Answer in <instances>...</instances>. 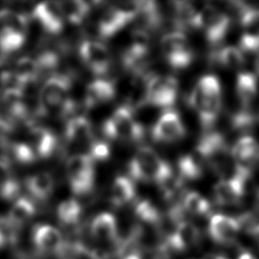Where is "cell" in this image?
Returning <instances> with one entry per match:
<instances>
[{
  "mask_svg": "<svg viewBox=\"0 0 259 259\" xmlns=\"http://www.w3.org/2000/svg\"><path fill=\"white\" fill-rule=\"evenodd\" d=\"M26 34L18 30L10 21L8 8L0 10V53L11 54L24 44Z\"/></svg>",
  "mask_w": 259,
  "mask_h": 259,
  "instance_id": "cell-17",
  "label": "cell"
},
{
  "mask_svg": "<svg viewBox=\"0 0 259 259\" xmlns=\"http://www.w3.org/2000/svg\"><path fill=\"white\" fill-rule=\"evenodd\" d=\"M135 212L140 220L149 224L158 225L161 220V215L159 213L158 208L150 200L145 199L139 201L136 204Z\"/></svg>",
  "mask_w": 259,
  "mask_h": 259,
  "instance_id": "cell-38",
  "label": "cell"
},
{
  "mask_svg": "<svg viewBox=\"0 0 259 259\" xmlns=\"http://www.w3.org/2000/svg\"><path fill=\"white\" fill-rule=\"evenodd\" d=\"M150 36L143 28L133 31L131 45L122 56L123 66L135 73L143 72V66L149 54Z\"/></svg>",
  "mask_w": 259,
  "mask_h": 259,
  "instance_id": "cell-11",
  "label": "cell"
},
{
  "mask_svg": "<svg viewBox=\"0 0 259 259\" xmlns=\"http://www.w3.org/2000/svg\"><path fill=\"white\" fill-rule=\"evenodd\" d=\"M182 181L183 180L179 177V175L176 176L174 173H172L171 175L158 182V185L164 197L168 200H172L181 192Z\"/></svg>",
  "mask_w": 259,
  "mask_h": 259,
  "instance_id": "cell-39",
  "label": "cell"
},
{
  "mask_svg": "<svg viewBox=\"0 0 259 259\" xmlns=\"http://www.w3.org/2000/svg\"><path fill=\"white\" fill-rule=\"evenodd\" d=\"M177 91L178 82L174 77L150 76L147 84V103L159 107H170L176 101Z\"/></svg>",
  "mask_w": 259,
  "mask_h": 259,
  "instance_id": "cell-10",
  "label": "cell"
},
{
  "mask_svg": "<svg viewBox=\"0 0 259 259\" xmlns=\"http://www.w3.org/2000/svg\"><path fill=\"white\" fill-rule=\"evenodd\" d=\"M238 259H256L251 253H249V252H244V253H242L240 256H239V258Z\"/></svg>",
  "mask_w": 259,
  "mask_h": 259,
  "instance_id": "cell-46",
  "label": "cell"
},
{
  "mask_svg": "<svg viewBox=\"0 0 259 259\" xmlns=\"http://www.w3.org/2000/svg\"><path fill=\"white\" fill-rule=\"evenodd\" d=\"M161 51L168 64L175 69L188 67L194 58L191 46L182 31H172L161 39Z\"/></svg>",
  "mask_w": 259,
  "mask_h": 259,
  "instance_id": "cell-9",
  "label": "cell"
},
{
  "mask_svg": "<svg viewBox=\"0 0 259 259\" xmlns=\"http://www.w3.org/2000/svg\"><path fill=\"white\" fill-rule=\"evenodd\" d=\"M253 238H254V240L258 243V245H259V223L252 229V231L249 233Z\"/></svg>",
  "mask_w": 259,
  "mask_h": 259,
  "instance_id": "cell-43",
  "label": "cell"
},
{
  "mask_svg": "<svg viewBox=\"0 0 259 259\" xmlns=\"http://www.w3.org/2000/svg\"><path fill=\"white\" fill-rule=\"evenodd\" d=\"M255 123L256 116L249 107L242 106L241 109H238L231 115L232 128L243 134V136H246L247 133L253 128Z\"/></svg>",
  "mask_w": 259,
  "mask_h": 259,
  "instance_id": "cell-35",
  "label": "cell"
},
{
  "mask_svg": "<svg viewBox=\"0 0 259 259\" xmlns=\"http://www.w3.org/2000/svg\"><path fill=\"white\" fill-rule=\"evenodd\" d=\"M13 132L12 122L0 117V145H7L8 138Z\"/></svg>",
  "mask_w": 259,
  "mask_h": 259,
  "instance_id": "cell-42",
  "label": "cell"
},
{
  "mask_svg": "<svg viewBox=\"0 0 259 259\" xmlns=\"http://www.w3.org/2000/svg\"><path fill=\"white\" fill-rule=\"evenodd\" d=\"M232 159L238 168L252 172L259 164V143L251 136H242L231 149Z\"/></svg>",
  "mask_w": 259,
  "mask_h": 259,
  "instance_id": "cell-14",
  "label": "cell"
},
{
  "mask_svg": "<svg viewBox=\"0 0 259 259\" xmlns=\"http://www.w3.org/2000/svg\"><path fill=\"white\" fill-rule=\"evenodd\" d=\"M81 212V205L76 199H66L62 201L57 208L58 219L65 226H72L77 224Z\"/></svg>",
  "mask_w": 259,
  "mask_h": 259,
  "instance_id": "cell-33",
  "label": "cell"
},
{
  "mask_svg": "<svg viewBox=\"0 0 259 259\" xmlns=\"http://www.w3.org/2000/svg\"><path fill=\"white\" fill-rule=\"evenodd\" d=\"M189 104L198 115L203 128L209 130L217 121L222 107V89L213 75L202 76L193 87Z\"/></svg>",
  "mask_w": 259,
  "mask_h": 259,
  "instance_id": "cell-1",
  "label": "cell"
},
{
  "mask_svg": "<svg viewBox=\"0 0 259 259\" xmlns=\"http://www.w3.org/2000/svg\"><path fill=\"white\" fill-rule=\"evenodd\" d=\"M136 194L133 181L124 176L114 179L111 186V201L115 206H122L131 202Z\"/></svg>",
  "mask_w": 259,
  "mask_h": 259,
  "instance_id": "cell-28",
  "label": "cell"
},
{
  "mask_svg": "<svg viewBox=\"0 0 259 259\" xmlns=\"http://www.w3.org/2000/svg\"><path fill=\"white\" fill-rule=\"evenodd\" d=\"M39 76L45 73H53L59 64V58L54 52H44L35 58Z\"/></svg>",
  "mask_w": 259,
  "mask_h": 259,
  "instance_id": "cell-40",
  "label": "cell"
},
{
  "mask_svg": "<svg viewBox=\"0 0 259 259\" xmlns=\"http://www.w3.org/2000/svg\"><path fill=\"white\" fill-rule=\"evenodd\" d=\"M201 259H228V258H226V257H224L223 255H220V254L210 253V254L204 255Z\"/></svg>",
  "mask_w": 259,
  "mask_h": 259,
  "instance_id": "cell-44",
  "label": "cell"
},
{
  "mask_svg": "<svg viewBox=\"0 0 259 259\" xmlns=\"http://www.w3.org/2000/svg\"><path fill=\"white\" fill-rule=\"evenodd\" d=\"M94 162L87 154L72 156L66 164V172L72 191L76 195H86L93 190Z\"/></svg>",
  "mask_w": 259,
  "mask_h": 259,
  "instance_id": "cell-7",
  "label": "cell"
},
{
  "mask_svg": "<svg viewBox=\"0 0 259 259\" xmlns=\"http://www.w3.org/2000/svg\"><path fill=\"white\" fill-rule=\"evenodd\" d=\"M181 205L184 210L194 215L206 214L210 209L209 202L195 191H190L184 194Z\"/></svg>",
  "mask_w": 259,
  "mask_h": 259,
  "instance_id": "cell-34",
  "label": "cell"
},
{
  "mask_svg": "<svg viewBox=\"0 0 259 259\" xmlns=\"http://www.w3.org/2000/svg\"><path fill=\"white\" fill-rule=\"evenodd\" d=\"M241 231L240 224L236 218L217 213L209 220L208 232L211 239L219 244H232Z\"/></svg>",
  "mask_w": 259,
  "mask_h": 259,
  "instance_id": "cell-16",
  "label": "cell"
},
{
  "mask_svg": "<svg viewBox=\"0 0 259 259\" xmlns=\"http://www.w3.org/2000/svg\"><path fill=\"white\" fill-rule=\"evenodd\" d=\"M120 259H141V256H140V253H139V251H138V252H135V253L125 255V256L121 257Z\"/></svg>",
  "mask_w": 259,
  "mask_h": 259,
  "instance_id": "cell-45",
  "label": "cell"
},
{
  "mask_svg": "<svg viewBox=\"0 0 259 259\" xmlns=\"http://www.w3.org/2000/svg\"><path fill=\"white\" fill-rule=\"evenodd\" d=\"M60 6L64 18L73 24L81 23L90 10L88 3L81 0L61 1Z\"/></svg>",
  "mask_w": 259,
  "mask_h": 259,
  "instance_id": "cell-30",
  "label": "cell"
},
{
  "mask_svg": "<svg viewBox=\"0 0 259 259\" xmlns=\"http://www.w3.org/2000/svg\"><path fill=\"white\" fill-rule=\"evenodd\" d=\"M115 95V88L112 82L104 79H96L88 84L85 94V104L94 107L107 102Z\"/></svg>",
  "mask_w": 259,
  "mask_h": 259,
  "instance_id": "cell-22",
  "label": "cell"
},
{
  "mask_svg": "<svg viewBox=\"0 0 259 259\" xmlns=\"http://www.w3.org/2000/svg\"><path fill=\"white\" fill-rule=\"evenodd\" d=\"M133 179L160 182L173 173L170 165L149 147L140 148L128 163Z\"/></svg>",
  "mask_w": 259,
  "mask_h": 259,
  "instance_id": "cell-4",
  "label": "cell"
},
{
  "mask_svg": "<svg viewBox=\"0 0 259 259\" xmlns=\"http://www.w3.org/2000/svg\"><path fill=\"white\" fill-rule=\"evenodd\" d=\"M217 61L229 70H239L244 64V55L240 48L227 46L215 54Z\"/></svg>",
  "mask_w": 259,
  "mask_h": 259,
  "instance_id": "cell-31",
  "label": "cell"
},
{
  "mask_svg": "<svg viewBox=\"0 0 259 259\" xmlns=\"http://www.w3.org/2000/svg\"><path fill=\"white\" fill-rule=\"evenodd\" d=\"M84 64L96 75L105 74L110 66V54L100 41L85 40L79 49Z\"/></svg>",
  "mask_w": 259,
  "mask_h": 259,
  "instance_id": "cell-13",
  "label": "cell"
},
{
  "mask_svg": "<svg viewBox=\"0 0 259 259\" xmlns=\"http://www.w3.org/2000/svg\"><path fill=\"white\" fill-rule=\"evenodd\" d=\"M92 236L101 242H114L117 239V226L111 213L103 212L94 218L91 224Z\"/></svg>",
  "mask_w": 259,
  "mask_h": 259,
  "instance_id": "cell-23",
  "label": "cell"
},
{
  "mask_svg": "<svg viewBox=\"0 0 259 259\" xmlns=\"http://www.w3.org/2000/svg\"><path fill=\"white\" fill-rule=\"evenodd\" d=\"M28 192L35 198L44 200L50 196L54 188L53 176L48 172H39L26 180Z\"/></svg>",
  "mask_w": 259,
  "mask_h": 259,
  "instance_id": "cell-26",
  "label": "cell"
},
{
  "mask_svg": "<svg viewBox=\"0 0 259 259\" xmlns=\"http://www.w3.org/2000/svg\"><path fill=\"white\" fill-rule=\"evenodd\" d=\"M32 239L35 247L45 253H59L64 248L61 232L49 225H39L33 229Z\"/></svg>",
  "mask_w": 259,
  "mask_h": 259,
  "instance_id": "cell-19",
  "label": "cell"
},
{
  "mask_svg": "<svg viewBox=\"0 0 259 259\" xmlns=\"http://www.w3.org/2000/svg\"><path fill=\"white\" fill-rule=\"evenodd\" d=\"M139 10L140 1L119 2L105 8L97 23L99 35L103 38L114 35L135 17H137Z\"/></svg>",
  "mask_w": 259,
  "mask_h": 259,
  "instance_id": "cell-6",
  "label": "cell"
},
{
  "mask_svg": "<svg viewBox=\"0 0 259 259\" xmlns=\"http://www.w3.org/2000/svg\"><path fill=\"white\" fill-rule=\"evenodd\" d=\"M19 192V184L13 177L7 159L0 158V198L12 199Z\"/></svg>",
  "mask_w": 259,
  "mask_h": 259,
  "instance_id": "cell-29",
  "label": "cell"
},
{
  "mask_svg": "<svg viewBox=\"0 0 259 259\" xmlns=\"http://www.w3.org/2000/svg\"><path fill=\"white\" fill-rule=\"evenodd\" d=\"M71 79L65 74H52L39 91V112H58L69 115L74 110V102L69 98Z\"/></svg>",
  "mask_w": 259,
  "mask_h": 259,
  "instance_id": "cell-3",
  "label": "cell"
},
{
  "mask_svg": "<svg viewBox=\"0 0 259 259\" xmlns=\"http://www.w3.org/2000/svg\"><path fill=\"white\" fill-rule=\"evenodd\" d=\"M13 71L17 74V76L22 80L25 85L36 80L39 76L38 67L35 59L29 57H23L19 59L16 62Z\"/></svg>",
  "mask_w": 259,
  "mask_h": 259,
  "instance_id": "cell-36",
  "label": "cell"
},
{
  "mask_svg": "<svg viewBox=\"0 0 259 259\" xmlns=\"http://www.w3.org/2000/svg\"><path fill=\"white\" fill-rule=\"evenodd\" d=\"M175 20L180 28L182 27H195L198 11L192 6L190 2L176 1L174 2Z\"/></svg>",
  "mask_w": 259,
  "mask_h": 259,
  "instance_id": "cell-32",
  "label": "cell"
},
{
  "mask_svg": "<svg viewBox=\"0 0 259 259\" xmlns=\"http://www.w3.org/2000/svg\"><path fill=\"white\" fill-rule=\"evenodd\" d=\"M65 137L70 143L90 144L93 142L92 124L83 115L71 117L65 128Z\"/></svg>",
  "mask_w": 259,
  "mask_h": 259,
  "instance_id": "cell-20",
  "label": "cell"
},
{
  "mask_svg": "<svg viewBox=\"0 0 259 259\" xmlns=\"http://www.w3.org/2000/svg\"><path fill=\"white\" fill-rule=\"evenodd\" d=\"M7 241H8V240L6 239V237H5V236L0 232V248H1L2 246H4V245H5V243H6Z\"/></svg>",
  "mask_w": 259,
  "mask_h": 259,
  "instance_id": "cell-47",
  "label": "cell"
},
{
  "mask_svg": "<svg viewBox=\"0 0 259 259\" xmlns=\"http://www.w3.org/2000/svg\"><path fill=\"white\" fill-rule=\"evenodd\" d=\"M104 135L112 140L125 142L140 141L144 137L143 125L135 118L133 109L127 106L118 107L103 123Z\"/></svg>",
  "mask_w": 259,
  "mask_h": 259,
  "instance_id": "cell-5",
  "label": "cell"
},
{
  "mask_svg": "<svg viewBox=\"0 0 259 259\" xmlns=\"http://www.w3.org/2000/svg\"><path fill=\"white\" fill-rule=\"evenodd\" d=\"M33 16L47 32L59 33L63 29L65 18L60 2L48 1L39 3L33 9Z\"/></svg>",
  "mask_w": 259,
  "mask_h": 259,
  "instance_id": "cell-18",
  "label": "cell"
},
{
  "mask_svg": "<svg viewBox=\"0 0 259 259\" xmlns=\"http://www.w3.org/2000/svg\"><path fill=\"white\" fill-rule=\"evenodd\" d=\"M204 162L195 152L194 154H187L178 160L179 177L182 180H196L201 177L203 173Z\"/></svg>",
  "mask_w": 259,
  "mask_h": 259,
  "instance_id": "cell-27",
  "label": "cell"
},
{
  "mask_svg": "<svg viewBox=\"0 0 259 259\" xmlns=\"http://www.w3.org/2000/svg\"><path fill=\"white\" fill-rule=\"evenodd\" d=\"M93 162L95 161H104L109 158L110 149L107 144L103 142H92L90 144V151L87 154Z\"/></svg>",
  "mask_w": 259,
  "mask_h": 259,
  "instance_id": "cell-41",
  "label": "cell"
},
{
  "mask_svg": "<svg viewBox=\"0 0 259 259\" xmlns=\"http://www.w3.org/2000/svg\"><path fill=\"white\" fill-rule=\"evenodd\" d=\"M239 17L242 28L240 50L242 52L259 51V9L246 5Z\"/></svg>",
  "mask_w": 259,
  "mask_h": 259,
  "instance_id": "cell-12",
  "label": "cell"
},
{
  "mask_svg": "<svg viewBox=\"0 0 259 259\" xmlns=\"http://www.w3.org/2000/svg\"><path fill=\"white\" fill-rule=\"evenodd\" d=\"M255 70H256L257 74L259 75V53H258V55H257V57L255 59Z\"/></svg>",
  "mask_w": 259,
  "mask_h": 259,
  "instance_id": "cell-48",
  "label": "cell"
},
{
  "mask_svg": "<svg viewBox=\"0 0 259 259\" xmlns=\"http://www.w3.org/2000/svg\"><path fill=\"white\" fill-rule=\"evenodd\" d=\"M185 127L177 112L168 110L156 121L152 130V137L157 142L170 143L182 139Z\"/></svg>",
  "mask_w": 259,
  "mask_h": 259,
  "instance_id": "cell-15",
  "label": "cell"
},
{
  "mask_svg": "<svg viewBox=\"0 0 259 259\" xmlns=\"http://www.w3.org/2000/svg\"><path fill=\"white\" fill-rule=\"evenodd\" d=\"M235 89L241 105L244 107H249L258 93L256 76L251 72H240L237 75Z\"/></svg>",
  "mask_w": 259,
  "mask_h": 259,
  "instance_id": "cell-24",
  "label": "cell"
},
{
  "mask_svg": "<svg viewBox=\"0 0 259 259\" xmlns=\"http://www.w3.org/2000/svg\"><path fill=\"white\" fill-rule=\"evenodd\" d=\"M30 144L36 157L48 158L53 153L57 146V139L53 132L42 126H34L29 133Z\"/></svg>",
  "mask_w": 259,
  "mask_h": 259,
  "instance_id": "cell-21",
  "label": "cell"
},
{
  "mask_svg": "<svg viewBox=\"0 0 259 259\" xmlns=\"http://www.w3.org/2000/svg\"><path fill=\"white\" fill-rule=\"evenodd\" d=\"M7 154L9 158L19 164H29L32 163L36 155L33 152L29 144L26 143H12L7 144Z\"/></svg>",
  "mask_w": 259,
  "mask_h": 259,
  "instance_id": "cell-37",
  "label": "cell"
},
{
  "mask_svg": "<svg viewBox=\"0 0 259 259\" xmlns=\"http://www.w3.org/2000/svg\"><path fill=\"white\" fill-rule=\"evenodd\" d=\"M34 212L35 208L33 203L27 198L21 197L13 203L5 219L8 224L15 230L27 223L32 218Z\"/></svg>",
  "mask_w": 259,
  "mask_h": 259,
  "instance_id": "cell-25",
  "label": "cell"
},
{
  "mask_svg": "<svg viewBox=\"0 0 259 259\" xmlns=\"http://www.w3.org/2000/svg\"><path fill=\"white\" fill-rule=\"evenodd\" d=\"M196 153L212 171L223 178L231 172L230 177L235 173L236 166L232 159L231 149L225 138L220 133L208 132L198 142Z\"/></svg>",
  "mask_w": 259,
  "mask_h": 259,
  "instance_id": "cell-2",
  "label": "cell"
},
{
  "mask_svg": "<svg viewBox=\"0 0 259 259\" xmlns=\"http://www.w3.org/2000/svg\"><path fill=\"white\" fill-rule=\"evenodd\" d=\"M256 204H257V207L259 208V189H258L257 195H256Z\"/></svg>",
  "mask_w": 259,
  "mask_h": 259,
  "instance_id": "cell-49",
  "label": "cell"
},
{
  "mask_svg": "<svg viewBox=\"0 0 259 259\" xmlns=\"http://www.w3.org/2000/svg\"><path fill=\"white\" fill-rule=\"evenodd\" d=\"M230 25V16L211 5H205L198 10L195 27L203 30L206 40L211 46H218L223 41Z\"/></svg>",
  "mask_w": 259,
  "mask_h": 259,
  "instance_id": "cell-8",
  "label": "cell"
}]
</instances>
